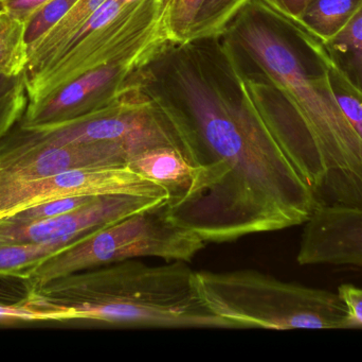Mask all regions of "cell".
Here are the masks:
<instances>
[{
	"label": "cell",
	"instance_id": "obj_1",
	"mask_svg": "<svg viewBox=\"0 0 362 362\" xmlns=\"http://www.w3.org/2000/svg\"><path fill=\"white\" fill-rule=\"evenodd\" d=\"M138 81L193 168L187 188L163 206L170 221L221 244L310 220L314 195L262 116L223 34L171 45Z\"/></svg>",
	"mask_w": 362,
	"mask_h": 362
},
{
	"label": "cell",
	"instance_id": "obj_2",
	"mask_svg": "<svg viewBox=\"0 0 362 362\" xmlns=\"http://www.w3.org/2000/svg\"><path fill=\"white\" fill-rule=\"evenodd\" d=\"M223 35L257 68L251 95L317 208H362V140L334 97L320 40L253 1Z\"/></svg>",
	"mask_w": 362,
	"mask_h": 362
},
{
	"label": "cell",
	"instance_id": "obj_3",
	"mask_svg": "<svg viewBox=\"0 0 362 362\" xmlns=\"http://www.w3.org/2000/svg\"><path fill=\"white\" fill-rule=\"evenodd\" d=\"M187 261L153 266L139 259L76 272L51 281L23 300L53 321L112 327L238 329L217 316L196 288Z\"/></svg>",
	"mask_w": 362,
	"mask_h": 362
},
{
	"label": "cell",
	"instance_id": "obj_4",
	"mask_svg": "<svg viewBox=\"0 0 362 362\" xmlns=\"http://www.w3.org/2000/svg\"><path fill=\"white\" fill-rule=\"evenodd\" d=\"M196 288L214 314L238 329H358L337 293L284 282L252 269L195 272Z\"/></svg>",
	"mask_w": 362,
	"mask_h": 362
},
{
	"label": "cell",
	"instance_id": "obj_5",
	"mask_svg": "<svg viewBox=\"0 0 362 362\" xmlns=\"http://www.w3.org/2000/svg\"><path fill=\"white\" fill-rule=\"evenodd\" d=\"M173 44L159 0H107L46 69L25 80L28 102L93 68L136 55H159Z\"/></svg>",
	"mask_w": 362,
	"mask_h": 362
},
{
	"label": "cell",
	"instance_id": "obj_6",
	"mask_svg": "<svg viewBox=\"0 0 362 362\" xmlns=\"http://www.w3.org/2000/svg\"><path fill=\"white\" fill-rule=\"evenodd\" d=\"M165 204L97 230L32 266L21 278L28 293L57 278L127 259L157 257L189 263L206 242L170 221Z\"/></svg>",
	"mask_w": 362,
	"mask_h": 362
},
{
	"label": "cell",
	"instance_id": "obj_7",
	"mask_svg": "<svg viewBox=\"0 0 362 362\" xmlns=\"http://www.w3.org/2000/svg\"><path fill=\"white\" fill-rule=\"evenodd\" d=\"M95 142L122 145L129 155L154 147L180 149L171 125L144 91L137 74L115 101L90 114L49 127L16 125L0 142V151Z\"/></svg>",
	"mask_w": 362,
	"mask_h": 362
},
{
	"label": "cell",
	"instance_id": "obj_8",
	"mask_svg": "<svg viewBox=\"0 0 362 362\" xmlns=\"http://www.w3.org/2000/svg\"><path fill=\"white\" fill-rule=\"evenodd\" d=\"M110 195L163 200L170 197L167 188L127 166L83 168L31 180L0 179V218L27 206L59 198Z\"/></svg>",
	"mask_w": 362,
	"mask_h": 362
},
{
	"label": "cell",
	"instance_id": "obj_9",
	"mask_svg": "<svg viewBox=\"0 0 362 362\" xmlns=\"http://www.w3.org/2000/svg\"><path fill=\"white\" fill-rule=\"evenodd\" d=\"M157 57L136 55L88 70L42 99L28 102L17 125L49 127L95 112L115 101L134 82L136 74Z\"/></svg>",
	"mask_w": 362,
	"mask_h": 362
},
{
	"label": "cell",
	"instance_id": "obj_10",
	"mask_svg": "<svg viewBox=\"0 0 362 362\" xmlns=\"http://www.w3.org/2000/svg\"><path fill=\"white\" fill-rule=\"evenodd\" d=\"M167 201L135 196H101L82 208L52 218L25 225H11L0 221V242L45 244L78 242L106 225L161 205Z\"/></svg>",
	"mask_w": 362,
	"mask_h": 362
},
{
	"label": "cell",
	"instance_id": "obj_11",
	"mask_svg": "<svg viewBox=\"0 0 362 362\" xmlns=\"http://www.w3.org/2000/svg\"><path fill=\"white\" fill-rule=\"evenodd\" d=\"M129 151L110 142L0 151V179L31 180L83 168L127 166Z\"/></svg>",
	"mask_w": 362,
	"mask_h": 362
},
{
	"label": "cell",
	"instance_id": "obj_12",
	"mask_svg": "<svg viewBox=\"0 0 362 362\" xmlns=\"http://www.w3.org/2000/svg\"><path fill=\"white\" fill-rule=\"evenodd\" d=\"M297 261L362 267V208H316L304 223Z\"/></svg>",
	"mask_w": 362,
	"mask_h": 362
},
{
	"label": "cell",
	"instance_id": "obj_13",
	"mask_svg": "<svg viewBox=\"0 0 362 362\" xmlns=\"http://www.w3.org/2000/svg\"><path fill=\"white\" fill-rule=\"evenodd\" d=\"M127 166L167 188L169 199L187 188L193 174V168L185 155L173 146L154 147L133 153L127 159Z\"/></svg>",
	"mask_w": 362,
	"mask_h": 362
},
{
	"label": "cell",
	"instance_id": "obj_14",
	"mask_svg": "<svg viewBox=\"0 0 362 362\" xmlns=\"http://www.w3.org/2000/svg\"><path fill=\"white\" fill-rule=\"evenodd\" d=\"M107 0H78L69 12L30 48L25 80L46 69L63 50L76 30L84 25Z\"/></svg>",
	"mask_w": 362,
	"mask_h": 362
},
{
	"label": "cell",
	"instance_id": "obj_15",
	"mask_svg": "<svg viewBox=\"0 0 362 362\" xmlns=\"http://www.w3.org/2000/svg\"><path fill=\"white\" fill-rule=\"evenodd\" d=\"M361 6L362 0H314L295 23L321 43L327 42L348 26Z\"/></svg>",
	"mask_w": 362,
	"mask_h": 362
},
{
	"label": "cell",
	"instance_id": "obj_16",
	"mask_svg": "<svg viewBox=\"0 0 362 362\" xmlns=\"http://www.w3.org/2000/svg\"><path fill=\"white\" fill-rule=\"evenodd\" d=\"M321 44L333 65L362 91V6L340 33Z\"/></svg>",
	"mask_w": 362,
	"mask_h": 362
},
{
	"label": "cell",
	"instance_id": "obj_17",
	"mask_svg": "<svg viewBox=\"0 0 362 362\" xmlns=\"http://www.w3.org/2000/svg\"><path fill=\"white\" fill-rule=\"evenodd\" d=\"M27 23L0 9V74L16 77L25 74L29 62L25 38Z\"/></svg>",
	"mask_w": 362,
	"mask_h": 362
},
{
	"label": "cell",
	"instance_id": "obj_18",
	"mask_svg": "<svg viewBox=\"0 0 362 362\" xmlns=\"http://www.w3.org/2000/svg\"><path fill=\"white\" fill-rule=\"evenodd\" d=\"M253 1L255 0H204L194 19L187 42L216 38L225 33L238 13Z\"/></svg>",
	"mask_w": 362,
	"mask_h": 362
},
{
	"label": "cell",
	"instance_id": "obj_19",
	"mask_svg": "<svg viewBox=\"0 0 362 362\" xmlns=\"http://www.w3.org/2000/svg\"><path fill=\"white\" fill-rule=\"evenodd\" d=\"M72 244L74 242H67L45 244L0 242V276L21 278L32 266Z\"/></svg>",
	"mask_w": 362,
	"mask_h": 362
},
{
	"label": "cell",
	"instance_id": "obj_20",
	"mask_svg": "<svg viewBox=\"0 0 362 362\" xmlns=\"http://www.w3.org/2000/svg\"><path fill=\"white\" fill-rule=\"evenodd\" d=\"M27 104L25 74L16 77L0 74V142L18 125Z\"/></svg>",
	"mask_w": 362,
	"mask_h": 362
},
{
	"label": "cell",
	"instance_id": "obj_21",
	"mask_svg": "<svg viewBox=\"0 0 362 362\" xmlns=\"http://www.w3.org/2000/svg\"><path fill=\"white\" fill-rule=\"evenodd\" d=\"M98 197L91 196H76V197L59 198L49 200L21 208L16 212L11 213L6 216L1 217L0 221L11 225H25V223L35 222L44 219L52 218L65 213L71 212L76 208L86 205Z\"/></svg>",
	"mask_w": 362,
	"mask_h": 362
},
{
	"label": "cell",
	"instance_id": "obj_22",
	"mask_svg": "<svg viewBox=\"0 0 362 362\" xmlns=\"http://www.w3.org/2000/svg\"><path fill=\"white\" fill-rule=\"evenodd\" d=\"M329 79L338 106L362 140V91L355 87L332 62Z\"/></svg>",
	"mask_w": 362,
	"mask_h": 362
},
{
	"label": "cell",
	"instance_id": "obj_23",
	"mask_svg": "<svg viewBox=\"0 0 362 362\" xmlns=\"http://www.w3.org/2000/svg\"><path fill=\"white\" fill-rule=\"evenodd\" d=\"M78 0H50L40 6L27 21V38L29 50L49 30L52 29Z\"/></svg>",
	"mask_w": 362,
	"mask_h": 362
},
{
	"label": "cell",
	"instance_id": "obj_24",
	"mask_svg": "<svg viewBox=\"0 0 362 362\" xmlns=\"http://www.w3.org/2000/svg\"><path fill=\"white\" fill-rule=\"evenodd\" d=\"M32 321H52L50 315L44 310H35L21 301L14 305L0 303V324H12Z\"/></svg>",
	"mask_w": 362,
	"mask_h": 362
},
{
	"label": "cell",
	"instance_id": "obj_25",
	"mask_svg": "<svg viewBox=\"0 0 362 362\" xmlns=\"http://www.w3.org/2000/svg\"><path fill=\"white\" fill-rule=\"evenodd\" d=\"M255 1L295 23L301 17L310 2L314 0H255Z\"/></svg>",
	"mask_w": 362,
	"mask_h": 362
},
{
	"label": "cell",
	"instance_id": "obj_26",
	"mask_svg": "<svg viewBox=\"0 0 362 362\" xmlns=\"http://www.w3.org/2000/svg\"><path fill=\"white\" fill-rule=\"evenodd\" d=\"M50 0H0V9L27 23L34 12Z\"/></svg>",
	"mask_w": 362,
	"mask_h": 362
},
{
	"label": "cell",
	"instance_id": "obj_27",
	"mask_svg": "<svg viewBox=\"0 0 362 362\" xmlns=\"http://www.w3.org/2000/svg\"><path fill=\"white\" fill-rule=\"evenodd\" d=\"M338 295L344 300L354 320L362 327V288L344 284L338 288Z\"/></svg>",
	"mask_w": 362,
	"mask_h": 362
},
{
	"label": "cell",
	"instance_id": "obj_28",
	"mask_svg": "<svg viewBox=\"0 0 362 362\" xmlns=\"http://www.w3.org/2000/svg\"><path fill=\"white\" fill-rule=\"evenodd\" d=\"M163 9V21H167L168 12H169L170 6H171L172 0H159ZM167 25V23H165Z\"/></svg>",
	"mask_w": 362,
	"mask_h": 362
}]
</instances>
